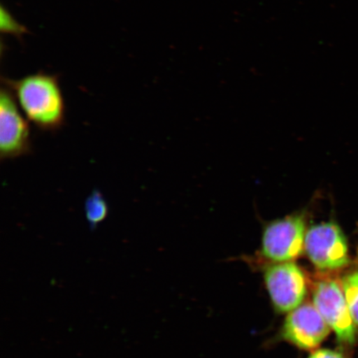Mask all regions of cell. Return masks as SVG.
<instances>
[{"mask_svg":"<svg viewBox=\"0 0 358 358\" xmlns=\"http://www.w3.org/2000/svg\"><path fill=\"white\" fill-rule=\"evenodd\" d=\"M29 123L39 131L57 133L66 125V103L57 75L29 74L20 79L3 78Z\"/></svg>","mask_w":358,"mask_h":358,"instance_id":"1","label":"cell"},{"mask_svg":"<svg viewBox=\"0 0 358 358\" xmlns=\"http://www.w3.org/2000/svg\"><path fill=\"white\" fill-rule=\"evenodd\" d=\"M34 152L29 122L6 87L0 92V161L15 159Z\"/></svg>","mask_w":358,"mask_h":358,"instance_id":"2","label":"cell"},{"mask_svg":"<svg viewBox=\"0 0 358 358\" xmlns=\"http://www.w3.org/2000/svg\"><path fill=\"white\" fill-rule=\"evenodd\" d=\"M304 250L313 265L320 271H337L349 263L345 235L333 222L310 227L306 232Z\"/></svg>","mask_w":358,"mask_h":358,"instance_id":"3","label":"cell"},{"mask_svg":"<svg viewBox=\"0 0 358 358\" xmlns=\"http://www.w3.org/2000/svg\"><path fill=\"white\" fill-rule=\"evenodd\" d=\"M306 224L299 215L273 222L264 231L262 254L276 262H289L301 257L306 243Z\"/></svg>","mask_w":358,"mask_h":358,"instance_id":"4","label":"cell"},{"mask_svg":"<svg viewBox=\"0 0 358 358\" xmlns=\"http://www.w3.org/2000/svg\"><path fill=\"white\" fill-rule=\"evenodd\" d=\"M313 301L340 341L348 344L355 343V324L341 285L332 279L317 282L313 289Z\"/></svg>","mask_w":358,"mask_h":358,"instance_id":"5","label":"cell"},{"mask_svg":"<svg viewBox=\"0 0 358 358\" xmlns=\"http://www.w3.org/2000/svg\"><path fill=\"white\" fill-rule=\"evenodd\" d=\"M268 294L276 310L291 312L301 306L307 294L306 275L296 264L289 262L268 267L265 275Z\"/></svg>","mask_w":358,"mask_h":358,"instance_id":"6","label":"cell"},{"mask_svg":"<svg viewBox=\"0 0 358 358\" xmlns=\"http://www.w3.org/2000/svg\"><path fill=\"white\" fill-rule=\"evenodd\" d=\"M329 331V326L315 304L306 303L289 312L282 335L294 346L312 350L324 341Z\"/></svg>","mask_w":358,"mask_h":358,"instance_id":"7","label":"cell"},{"mask_svg":"<svg viewBox=\"0 0 358 358\" xmlns=\"http://www.w3.org/2000/svg\"><path fill=\"white\" fill-rule=\"evenodd\" d=\"M84 212L92 231L96 230L109 215V206L101 191L95 189L85 201Z\"/></svg>","mask_w":358,"mask_h":358,"instance_id":"8","label":"cell"},{"mask_svg":"<svg viewBox=\"0 0 358 358\" xmlns=\"http://www.w3.org/2000/svg\"><path fill=\"white\" fill-rule=\"evenodd\" d=\"M342 288L352 320L358 326V271L344 276Z\"/></svg>","mask_w":358,"mask_h":358,"instance_id":"9","label":"cell"},{"mask_svg":"<svg viewBox=\"0 0 358 358\" xmlns=\"http://www.w3.org/2000/svg\"><path fill=\"white\" fill-rule=\"evenodd\" d=\"M0 28L1 32L6 34L15 36V37H21L25 34L26 29L13 17L10 12H8L3 6L1 7V15H0Z\"/></svg>","mask_w":358,"mask_h":358,"instance_id":"10","label":"cell"},{"mask_svg":"<svg viewBox=\"0 0 358 358\" xmlns=\"http://www.w3.org/2000/svg\"><path fill=\"white\" fill-rule=\"evenodd\" d=\"M308 358H345L341 353L329 350V349H320L313 353Z\"/></svg>","mask_w":358,"mask_h":358,"instance_id":"11","label":"cell"}]
</instances>
